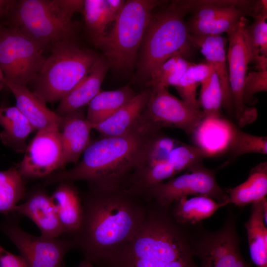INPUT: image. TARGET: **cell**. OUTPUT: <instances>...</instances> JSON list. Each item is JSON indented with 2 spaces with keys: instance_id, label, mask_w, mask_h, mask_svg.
<instances>
[{
  "instance_id": "obj_1",
  "label": "cell",
  "mask_w": 267,
  "mask_h": 267,
  "mask_svg": "<svg viewBox=\"0 0 267 267\" xmlns=\"http://www.w3.org/2000/svg\"><path fill=\"white\" fill-rule=\"evenodd\" d=\"M81 198L82 223L70 239L84 259L96 265L135 235L144 219L147 202L123 188L90 187Z\"/></svg>"
},
{
  "instance_id": "obj_2",
  "label": "cell",
  "mask_w": 267,
  "mask_h": 267,
  "mask_svg": "<svg viewBox=\"0 0 267 267\" xmlns=\"http://www.w3.org/2000/svg\"><path fill=\"white\" fill-rule=\"evenodd\" d=\"M196 225L176 222L170 206L154 200L146 204L143 222L135 235L97 267H199L195 260Z\"/></svg>"
},
{
  "instance_id": "obj_3",
  "label": "cell",
  "mask_w": 267,
  "mask_h": 267,
  "mask_svg": "<svg viewBox=\"0 0 267 267\" xmlns=\"http://www.w3.org/2000/svg\"><path fill=\"white\" fill-rule=\"evenodd\" d=\"M137 125L128 134L101 137L90 142L79 162L71 169L47 176L45 184L87 181L101 190L121 188L138 163L151 134L155 132Z\"/></svg>"
},
{
  "instance_id": "obj_4",
  "label": "cell",
  "mask_w": 267,
  "mask_h": 267,
  "mask_svg": "<svg viewBox=\"0 0 267 267\" xmlns=\"http://www.w3.org/2000/svg\"><path fill=\"white\" fill-rule=\"evenodd\" d=\"M197 0L173 1L153 13L139 49V75L148 80L151 73L178 52L186 58L193 46L184 17L190 13Z\"/></svg>"
},
{
  "instance_id": "obj_5",
  "label": "cell",
  "mask_w": 267,
  "mask_h": 267,
  "mask_svg": "<svg viewBox=\"0 0 267 267\" xmlns=\"http://www.w3.org/2000/svg\"><path fill=\"white\" fill-rule=\"evenodd\" d=\"M84 0H19L9 17L10 25L44 50L63 41L75 40L78 26L72 20L82 13Z\"/></svg>"
},
{
  "instance_id": "obj_6",
  "label": "cell",
  "mask_w": 267,
  "mask_h": 267,
  "mask_svg": "<svg viewBox=\"0 0 267 267\" xmlns=\"http://www.w3.org/2000/svg\"><path fill=\"white\" fill-rule=\"evenodd\" d=\"M41 70L32 81L33 92L45 103L60 101L84 78L99 57L70 40L50 47Z\"/></svg>"
},
{
  "instance_id": "obj_7",
  "label": "cell",
  "mask_w": 267,
  "mask_h": 267,
  "mask_svg": "<svg viewBox=\"0 0 267 267\" xmlns=\"http://www.w3.org/2000/svg\"><path fill=\"white\" fill-rule=\"evenodd\" d=\"M159 0H129L114 21L100 46L109 67L123 71L135 64L153 10L165 3Z\"/></svg>"
},
{
  "instance_id": "obj_8",
  "label": "cell",
  "mask_w": 267,
  "mask_h": 267,
  "mask_svg": "<svg viewBox=\"0 0 267 267\" xmlns=\"http://www.w3.org/2000/svg\"><path fill=\"white\" fill-rule=\"evenodd\" d=\"M44 50L14 26L0 24V67L6 82L27 86L44 63Z\"/></svg>"
},
{
  "instance_id": "obj_9",
  "label": "cell",
  "mask_w": 267,
  "mask_h": 267,
  "mask_svg": "<svg viewBox=\"0 0 267 267\" xmlns=\"http://www.w3.org/2000/svg\"><path fill=\"white\" fill-rule=\"evenodd\" d=\"M236 217L229 211L222 227L205 230L201 224L196 232L194 251L199 267H251L239 248Z\"/></svg>"
},
{
  "instance_id": "obj_10",
  "label": "cell",
  "mask_w": 267,
  "mask_h": 267,
  "mask_svg": "<svg viewBox=\"0 0 267 267\" xmlns=\"http://www.w3.org/2000/svg\"><path fill=\"white\" fill-rule=\"evenodd\" d=\"M259 0H197L186 22L189 34L221 35L227 32L243 17L259 13Z\"/></svg>"
},
{
  "instance_id": "obj_11",
  "label": "cell",
  "mask_w": 267,
  "mask_h": 267,
  "mask_svg": "<svg viewBox=\"0 0 267 267\" xmlns=\"http://www.w3.org/2000/svg\"><path fill=\"white\" fill-rule=\"evenodd\" d=\"M204 117L201 109L174 96L168 88L158 86L151 88L139 123L151 131L172 128L190 135Z\"/></svg>"
},
{
  "instance_id": "obj_12",
  "label": "cell",
  "mask_w": 267,
  "mask_h": 267,
  "mask_svg": "<svg viewBox=\"0 0 267 267\" xmlns=\"http://www.w3.org/2000/svg\"><path fill=\"white\" fill-rule=\"evenodd\" d=\"M0 229L16 246L27 267H64L63 258L75 248L72 240L62 237L47 238L36 236L21 229L17 215H6Z\"/></svg>"
},
{
  "instance_id": "obj_13",
  "label": "cell",
  "mask_w": 267,
  "mask_h": 267,
  "mask_svg": "<svg viewBox=\"0 0 267 267\" xmlns=\"http://www.w3.org/2000/svg\"><path fill=\"white\" fill-rule=\"evenodd\" d=\"M249 20L243 17L226 33L228 48L226 54L229 82L234 109V116L238 126L243 127L254 122L258 117L256 108L243 102V88L248 64L251 62L246 26Z\"/></svg>"
},
{
  "instance_id": "obj_14",
  "label": "cell",
  "mask_w": 267,
  "mask_h": 267,
  "mask_svg": "<svg viewBox=\"0 0 267 267\" xmlns=\"http://www.w3.org/2000/svg\"><path fill=\"white\" fill-rule=\"evenodd\" d=\"M188 195L206 196L228 204L227 194L218 183L215 172L202 165L158 185L151 192V200L169 207L176 200Z\"/></svg>"
},
{
  "instance_id": "obj_15",
  "label": "cell",
  "mask_w": 267,
  "mask_h": 267,
  "mask_svg": "<svg viewBox=\"0 0 267 267\" xmlns=\"http://www.w3.org/2000/svg\"><path fill=\"white\" fill-rule=\"evenodd\" d=\"M60 129L52 126L38 131L16 166L22 178L47 177L62 168Z\"/></svg>"
},
{
  "instance_id": "obj_16",
  "label": "cell",
  "mask_w": 267,
  "mask_h": 267,
  "mask_svg": "<svg viewBox=\"0 0 267 267\" xmlns=\"http://www.w3.org/2000/svg\"><path fill=\"white\" fill-rule=\"evenodd\" d=\"M193 47L198 48L206 62L211 64L218 76L223 96V108L234 115L228 69L226 64V44L227 39L221 35L196 36L189 34Z\"/></svg>"
},
{
  "instance_id": "obj_17",
  "label": "cell",
  "mask_w": 267,
  "mask_h": 267,
  "mask_svg": "<svg viewBox=\"0 0 267 267\" xmlns=\"http://www.w3.org/2000/svg\"><path fill=\"white\" fill-rule=\"evenodd\" d=\"M13 214L30 219L44 237L55 238L64 236L51 198L42 189L32 192L24 203L15 206Z\"/></svg>"
},
{
  "instance_id": "obj_18",
  "label": "cell",
  "mask_w": 267,
  "mask_h": 267,
  "mask_svg": "<svg viewBox=\"0 0 267 267\" xmlns=\"http://www.w3.org/2000/svg\"><path fill=\"white\" fill-rule=\"evenodd\" d=\"M109 67L106 59L99 56L84 78L60 101L54 112L63 117L88 105L101 91V86Z\"/></svg>"
},
{
  "instance_id": "obj_19",
  "label": "cell",
  "mask_w": 267,
  "mask_h": 267,
  "mask_svg": "<svg viewBox=\"0 0 267 267\" xmlns=\"http://www.w3.org/2000/svg\"><path fill=\"white\" fill-rule=\"evenodd\" d=\"M60 132L62 148V168L69 163H77L90 143L92 126L87 121L82 108L63 117Z\"/></svg>"
},
{
  "instance_id": "obj_20",
  "label": "cell",
  "mask_w": 267,
  "mask_h": 267,
  "mask_svg": "<svg viewBox=\"0 0 267 267\" xmlns=\"http://www.w3.org/2000/svg\"><path fill=\"white\" fill-rule=\"evenodd\" d=\"M64 237L71 238L79 231L83 220L81 194L72 182L64 181L50 196Z\"/></svg>"
},
{
  "instance_id": "obj_21",
  "label": "cell",
  "mask_w": 267,
  "mask_h": 267,
  "mask_svg": "<svg viewBox=\"0 0 267 267\" xmlns=\"http://www.w3.org/2000/svg\"><path fill=\"white\" fill-rule=\"evenodd\" d=\"M5 86L12 92L16 107L38 131L52 126L61 128L63 118L49 109L46 103L27 86L5 82Z\"/></svg>"
},
{
  "instance_id": "obj_22",
  "label": "cell",
  "mask_w": 267,
  "mask_h": 267,
  "mask_svg": "<svg viewBox=\"0 0 267 267\" xmlns=\"http://www.w3.org/2000/svg\"><path fill=\"white\" fill-rule=\"evenodd\" d=\"M150 89H144L118 109L101 123L93 127L101 137L121 136L128 134L138 124L145 108Z\"/></svg>"
},
{
  "instance_id": "obj_23",
  "label": "cell",
  "mask_w": 267,
  "mask_h": 267,
  "mask_svg": "<svg viewBox=\"0 0 267 267\" xmlns=\"http://www.w3.org/2000/svg\"><path fill=\"white\" fill-rule=\"evenodd\" d=\"M267 197L252 204L245 224L249 252L256 267H267Z\"/></svg>"
},
{
  "instance_id": "obj_24",
  "label": "cell",
  "mask_w": 267,
  "mask_h": 267,
  "mask_svg": "<svg viewBox=\"0 0 267 267\" xmlns=\"http://www.w3.org/2000/svg\"><path fill=\"white\" fill-rule=\"evenodd\" d=\"M227 205L206 196L180 197L170 206V214L178 223L184 225L201 223L212 216L219 208Z\"/></svg>"
},
{
  "instance_id": "obj_25",
  "label": "cell",
  "mask_w": 267,
  "mask_h": 267,
  "mask_svg": "<svg viewBox=\"0 0 267 267\" xmlns=\"http://www.w3.org/2000/svg\"><path fill=\"white\" fill-rule=\"evenodd\" d=\"M0 125L3 131L0 139L3 144L19 153H24L25 140L34 130L32 125L16 106L0 107Z\"/></svg>"
},
{
  "instance_id": "obj_26",
  "label": "cell",
  "mask_w": 267,
  "mask_h": 267,
  "mask_svg": "<svg viewBox=\"0 0 267 267\" xmlns=\"http://www.w3.org/2000/svg\"><path fill=\"white\" fill-rule=\"evenodd\" d=\"M228 204L242 207L257 202L267 195V162L253 167L247 179L239 185L225 190Z\"/></svg>"
},
{
  "instance_id": "obj_27",
  "label": "cell",
  "mask_w": 267,
  "mask_h": 267,
  "mask_svg": "<svg viewBox=\"0 0 267 267\" xmlns=\"http://www.w3.org/2000/svg\"><path fill=\"white\" fill-rule=\"evenodd\" d=\"M136 94L129 85L116 90H101L88 104L86 116L87 121L93 128L107 119Z\"/></svg>"
},
{
  "instance_id": "obj_28",
  "label": "cell",
  "mask_w": 267,
  "mask_h": 267,
  "mask_svg": "<svg viewBox=\"0 0 267 267\" xmlns=\"http://www.w3.org/2000/svg\"><path fill=\"white\" fill-rule=\"evenodd\" d=\"M82 14L90 40L100 48L107 34L106 27L110 23L105 0H84Z\"/></svg>"
},
{
  "instance_id": "obj_29",
  "label": "cell",
  "mask_w": 267,
  "mask_h": 267,
  "mask_svg": "<svg viewBox=\"0 0 267 267\" xmlns=\"http://www.w3.org/2000/svg\"><path fill=\"white\" fill-rule=\"evenodd\" d=\"M191 64L178 52L151 73L146 86L151 88L158 86L175 88Z\"/></svg>"
},
{
  "instance_id": "obj_30",
  "label": "cell",
  "mask_w": 267,
  "mask_h": 267,
  "mask_svg": "<svg viewBox=\"0 0 267 267\" xmlns=\"http://www.w3.org/2000/svg\"><path fill=\"white\" fill-rule=\"evenodd\" d=\"M24 194L22 177L16 166L0 171V213L13 214Z\"/></svg>"
},
{
  "instance_id": "obj_31",
  "label": "cell",
  "mask_w": 267,
  "mask_h": 267,
  "mask_svg": "<svg viewBox=\"0 0 267 267\" xmlns=\"http://www.w3.org/2000/svg\"><path fill=\"white\" fill-rule=\"evenodd\" d=\"M254 22L246 26V34L251 51V62L256 69H267V13L253 17Z\"/></svg>"
},
{
  "instance_id": "obj_32",
  "label": "cell",
  "mask_w": 267,
  "mask_h": 267,
  "mask_svg": "<svg viewBox=\"0 0 267 267\" xmlns=\"http://www.w3.org/2000/svg\"><path fill=\"white\" fill-rule=\"evenodd\" d=\"M227 150L231 158L249 153L267 154V137L248 134L233 124Z\"/></svg>"
},
{
  "instance_id": "obj_33",
  "label": "cell",
  "mask_w": 267,
  "mask_h": 267,
  "mask_svg": "<svg viewBox=\"0 0 267 267\" xmlns=\"http://www.w3.org/2000/svg\"><path fill=\"white\" fill-rule=\"evenodd\" d=\"M200 85L198 102L205 117H222L223 107L222 92L215 70Z\"/></svg>"
},
{
  "instance_id": "obj_34",
  "label": "cell",
  "mask_w": 267,
  "mask_h": 267,
  "mask_svg": "<svg viewBox=\"0 0 267 267\" xmlns=\"http://www.w3.org/2000/svg\"><path fill=\"white\" fill-rule=\"evenodd\" d=\"M209 157V154L203 149L180 142L171 150L167 160L178 175L202 165L203 160Z\"/></svg>"
},
{
  "instance_id": "obj_35",
  "label": "cell",
  "mask_w": 267,
  "mask_h": 267,
  "mask_svg": "<svg viewBox=\"0 0 267 267\" xmlns=\"http://www.w3.org/2000/svg\"><path fill=\"white\" fill-rule=\"evenodd\" d=\"M267 90V69H260L247 74L243 88V102L253 107L258 102L257 93Z\"/></svg>"
},
{
  "instance_id": "obj_36",
  "label": "cell",
  "mask_w": 267,
  "mask_h": 267,
  "mask_svg": "<svg viewBox=\"0 0 267 267\" xmlns=\"http://www.w3.org/2000/svg\"><path fill=\"white\" fill-rule=\"evenodd\" d=\"M190 66L175 88L181 100L194 108L200 109L196 98L197 88L200 83L192 73Z\"/></svg>"
},
{
  "instance_id": "obj_37",
  "label": "cell",
  "mask_w": 267,
  "mask_h": 267,
  "mask_svg": "<svg viewBox=\"0 0 267 267\" xmlns=\"http://www.w3.org/2000/svg\"><path fill=\"white\" fill-rule=\"evenodd\" d=\"M0 267H27L21 256L8 252L0 245Z\"/></svg>"
},
{
  "instance_id": "obj_38",
  "label": "cell",
  "mask_w": 267,
  "mask_h": 267,
  "mask_svg": "<svg viewBox=\"0 0 267 267\" xmlns=\"http://www.w3.org/2000/svg\"><path fill=\"white\" fill-rule=\"evenodd\" d=\"M126 1L124 0H105L107 15L110 23L114 22L123 9Z\"/></svg>"
},
{
  "instance_id": "obj_39",
  "label": "cell",
  "mask_w": 267,
  "mask_h": 267,
  "mask_svg": "<svg viewBox=\"0 0 267 267\" xmlns=\"http://www.w3.org/2000/svg\"><path fill=\"white\" fill-rule=\"evenodd\" d=\"M17 0H0V19L8 18Z\"/></svg>"
},
{
  "instance_id": "obj_40",
  "label": "cell",
  "mask_w": 267,
  "mask_h": 267,
  "mask_svg": "<svg viewBox=\"0 0 267 267\" xmlns=\"http://www.w3.org/2000/svg\"><path fill=\"white\" fill-rule=\"evenodd\" d=\"M77 267H95L91 262L84 259L82 261Z\"/></svg>"
},
{
  "instance_id": "obj_41",
  "label": "cell",
  "mask_w": 267,
  "mask_h": 267,
  "mask_svg": "<svg viewBox=\"0 0 267 267\" xmlns=\"http://www.w3.org/2000/svg\"><path fill=\"white\" fill-rule=\"evenodd\" d=\"M5 86V79L3 73L0 67V90Z\"/></svg>"
}]
</instances>
